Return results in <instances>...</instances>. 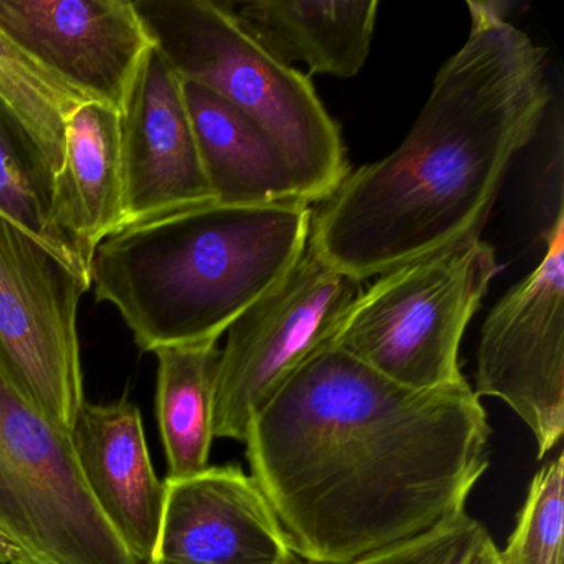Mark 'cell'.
<instances>
[{"mask_svg":"<svg viewBox=\"0 0 564 564\" xmlns=\"http://www.w3.org/2000/svg\"><path fill=\"white\" fill-rule=\"evenodd\" d=\"M488 441L467 381L415 391L328 345L257 412L243 445L295 556L341 564L465 511Z\"/></svg>","mask_w":564,"mask_h":564,"instance_id":"cell-1","label":"cell"},{"mask_svg":"<svg viewBox=\"0 0 564 564\" xmlns=\"http://www.w3.org/2000/svg\"><path fill=\"white\" fill-rule=\"evenodd\" d=\"M467 8L470 34L435 75L401 147L349 173L313 210L308 246L361 282L481 237L550 105L544 51L507 21L513 6Z\"/></svg>","mask_w":564,"mask_h":564,"instance_id":"cell-2","label":"cell"},{"mask_svg":"<svg viewBox=\"0 0 564 564\" xmlns=\"http://www.w3.org/2000/svg\"><path fill=\"white\" fill-rule=\"evenodd\" d=\"M312 220L305 203L210 204L124 227L95 252L90 289L141 351L217 343L299 262Z\"/></svg>","mask_w":564,"mask_h":564,"instance_id":"cell-3","label":"cell"},{"mask_svg":"<svg viewBox=\"0 0 564 564\" xmlns=\"http://www.w3.org/2000/svg\"><path fill=\"white\" fill-rule=\"evenodd\" d=\"M164 61L252 118L289 158L306 203L322 204L349 176L339 124L308 75L285 67L213 0H134Z\"/></svg>","mask_w":564,"mask_h":564,"instance_id":"cell-4","label":"cell"},{"mask_svg":"<svg viewBox=\"0 0 564 564\" xmlns=\"http://www.w3.org/2000/svg\"><path fill=\"white\" fill-rule=\"evenodd\" d=\"M500 270L481 237L395 267L359 293L329 346L415 391L458 384L462 338Z\"/></svg>","mask_w":564,"mask_h":564,"instance_id":"cell-5","label":"cell"},{"mask_svg":"<svg viewBox=\"0 0 564 564\" xmlns=\"http://www.w3.org/2000/svg\"><path fill=\"white\" fill-rule=\"evenodd\" d=\"M0 564H140L88 490L70 431L2 369Z\"/></svg>","mask_w":564,"mask_h":564,"instance_id":"cell-6","label":"cell"},{"mask_svg":"<svg viewBox=\"0 0 564 564\" xmlns=\"http://www.w3.org/2000/svg\"><path fill=\"white\" fill-rule=\"evenodd\" d=\"M90 279L0 214V369L55 424L84 408L78 306Z\"/></svg>","mask_w":564,"mask_h":564,"instance_id":"cell-7","label":"cell"},{"mask_svg":"<svg viewBox=\"0 0 564 564\" xmlns=\"http://www.w3.org/2000/svg\"><path fill=\"white\" fill-rule=\"evenodd\" d=\"M362 290L361 280L306 247L293 269L227 329L217 372L216 437L246 442L257 412L329 345Z\"/></svg>","mask_w":564,"mask_h":564,"instance_id":"cell-8","label":"cell"},{"mask_svg":"<svg viewBox=\"0 0 564 564\" xmlns=\"http://www.w3.org/2000/svg\"><path fill=\"white\" fill-rule=\"evenodd\" d=\"M540 265L511 286L481 325L475 394L501 399L543 458L564 432V214L547 223Z\"/></svg>","mask_w":564,"mask_h":564,"instance_id":"cell-9","label":"cell"},{"mask_svg":"<svg viewBox=\"0 0 564 564\" xmlns=\"http://www.w3.org/2000/svg\"><path fill=\"white\" fill-rule=\"evenodd\" d=\"M0 29L42 67L118 113L154 47L131 0H0Z\"/></svg>","mask_w":564,"mask_h":564,"instance_id":"cell-10","label":"cell"},{"mask_svg":"<svg viewBox=\"0 0 564 564\" xmlns=\"http://www.w3.org/2000/svg\"><path fill=\"white\" fill-rule=\"evenodd\" d=\"M124 227L216 204L200 161L184 82L156 47L120 113Z\"/></svg>","mask_w":564,"mask_h":564,"instance_id":"cell-11","label":"cell"},{"mask_svg":"<svg viewBox=\"0 0 564 564\" xmlns=\"http://www.w3.org/2000/svg\"><path fill=\"white\" fill-rule=\"evenodd\" d=\"M153 560L173 564H289L295 556L272 505L239 465L166 478ZM151 560V561H153Z\"/></svg>","mask_w":564,"mask_h":564,"instance_id":"cell-12","label":"cell"},{"mask_svg":"<svg viewBox=\"0 0 564 564\" xmlns=\"http://www.w3.org/2000/svg\"><path fill=\"white\" fill-rule=\"evenodd\" d=\"M75 454L88 490L134 560L156 553L166 484L158 478L140 409L123 398L85 402L72 429Z\"/></svg>","mask_w":564,"mask_h":564,"instance_id":"cell-13","label":"cell"},{"mask_svg":"<svg viewBox=\"0 0 564 564\" xmlns=\"http://www.w3.org/2000/svg\"><path fill=\"white\" fill-rule=\"evenodd\" d=\"M48 223L64 252L90 279L98 247L127 223L118 111L87 101L68 118L64 160L52 181Z\"/></svg>","mask_w":564,"mask_h":564,"instance_id":"cell-14","label":"cell"},{"mask_svg":"<svg viewBox=\"0 0 564 564\" xmlns=\"http://www.w3.org/2000/svg\"><path fill=\"white\" fill-rule=\"evenodd\" d=\"M184 95L216 204H308L289 158L252 118L200 85L184 82Z\"/></svg>","mask_w":564,"mask_h":564,"instance_id":"cell-15","label":"cell"},{"mask_svg":"<svg viewBox=\"0 0 564 564\" xmlns=\"http://www.w3.org/2000/svg\"><path fill=\"white\" fill-rule=\"evenodd\" d=\"M240 28L285 67L351 78L368 61L379 2L252 0L227 4Z\"/></svg>","mask_w":564,"mask_h":564,"instance_id":"cell-16","label":"cell"},{"mask_svg":"<svg viewBox=\"0 0 564 564\" xmlns=\"http://www.w3.org/2000/svg\"><path fill=\"white\" fill-rule=\"evenodd\" d=\"M158 358L156 417L166 452L167 477L186 478L209 467L216 438L217 343L171 346Z\"/></svg>","mask_w":564,"mask_h":564,"instance_id":"cell-17","label":"cell"},{"mask_svg":"<svg viewBox=\"0 0 564 564\" xmlns=\"http://www.w3.org/2000/svg\"><path fill=\"white\" fill-rule=\"evenodd\" d=\"M87 101L0 29V104L24 131L52 181L64 160L65 123Z\"/></svg>","mask_w":564,"mask_h":564,"instance_id":"cell-18","label":"cell"},{"mask_svg":"<svg viewBox=\"0 0 564 564\" xmlns=\"http://www.w3.org/2000/svg\"><path fill=\"white\" fill-rule=\"evenodd\" d=\"M52 177L35 148L0 104V214L51 247L68 265L87 273L64 252L48 223ZM88 276V275H87Z\"/></svg>","mask_w":564,"mask_h":564,"instance_id":"cell-19","label":"cell"},{"mask_svg":"<svg viewBox=\"0 0 564 564\" xmlns=\"http://www.w3.org/2000/svg\"><path fill=\"white\" fill-rule=\"evenodd\" d=\"M564 455L547 462L531 480L527 501L507 546L498 550L500 564H563Z\"/></svg>","mask_w":564,"mask_h":564,"instance_id":"cell-20","label":"cell"},{"mask_svg":"<svg viewBox=\"0 0 564 564\" xmlns=\"http://www.w3.org/2000/svg\"><path fill=\"white\" fill-rule=\"evenodd\" d=\"M289 564H313L293 556ZM341 564H500L498 547L467 511L432 530Z\"/></svg>","mask_w":564,"mask_h":564,"instance_id":"cell-21","label":"cell"},{"mask_svg":"<svg viewBox=\"0 0 564 564\" xmlns=\"http://www.w3.org/2000/svg\"><path fill=\"white\" fill-rule=\"evenodd\" d=\"M148 564H173V563H166V561H160V560H153L150 561Z\"/></svg>","mask_w":564,"mask_h":564,"instance_id":"cell-22","label":"cell"}]
</instances>
